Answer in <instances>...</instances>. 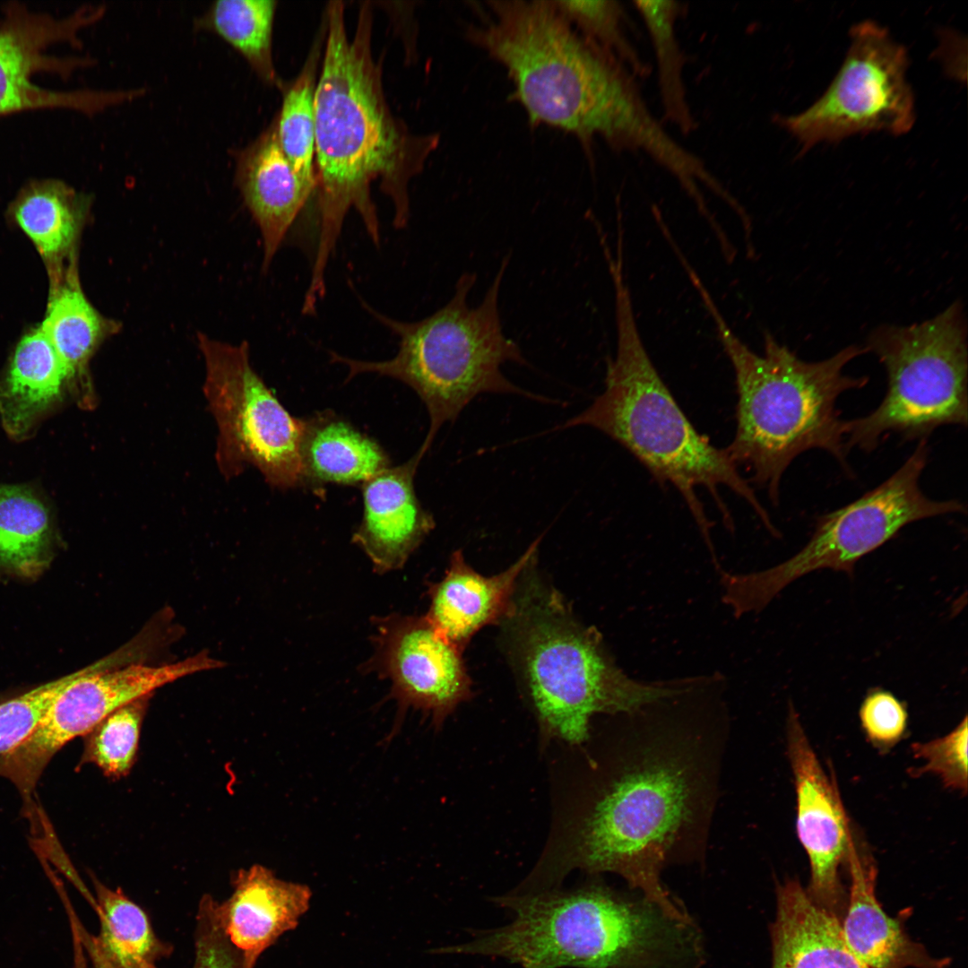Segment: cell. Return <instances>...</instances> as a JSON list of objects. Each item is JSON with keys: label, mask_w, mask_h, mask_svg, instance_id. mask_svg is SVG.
Returning <instances> with one entry per match:
<instances>
[{"label": "cell", "mask_w": 968, "mask_h": 968, "mask_svg": "<svg viewBox=\"0 0 968 968\" xmlns=\"http://www.w3.org/2000/svg\"><path fill=\"white\" fill-rule=\"evenodd\" d=\"M704 695L694 688L667 698L661 716V700L644 708L646 725L631 733L575 822L559 860L533 875L540 886L576 869L612 872L670 915L692 919L661 873L682 843L701 832L712 808L715 754L697 728Z\"/></svg>", "instance_id": "6da1fadb"}, {"label": "cell", "mask_w": 968, "mask_h": 968, "mask_svg": "<svg viewBox=\"0 0 968 968\" xmlns=\"http://www.w3.org/2000/svg\"><path fill=\"white\" fill-rule=\"evenodd\" d=\"M321 71L315 93V169L319 235L307 292H325V272L350 210L360 216L376 246L380 243L371 185L393 206V225L410 218L409 184L439 143L438 134L417 135L392 112L381 64L372 51L373 13L359 10L353 37L348 35L344 5L328 4Z\"/></svg>", "instance_id": "7a4b0ae2"}, {"label": "cell", "mask_w": 968, "mask_h": 968, "mask_svg": "<svg viewBox=\"0 0 968 968\" xmlns=\"http://www.w3.org/2000/svg\"><path fill=\"white\" fill-rule=\"evenodd\" d=\"M477 14L466 39L504 67L532 125L571 134L588 151L601 138L658 164L672 158L677 143L650 111L636 77L580 34L553 0H489Z\"/></svg>", "instance_id": "3957f363"}, {"label": "cell", "mask_w": 968, "mask_h": 968, "mask_svg": "<svg viewBox=\"0 0 968 968\" xmlns=\"http://www.w3.org/2000/svg\"><path fill=\"white\" fill-rule=\"evenodd\" d=\"M608 269L614 290L617 348L607 362L605 388L588 408L556 428H594L628 450L660 482L672 485L688 506L716 565L713 523L696 488L704 487L712 494L729 530H733V523L720 497L722 486L746 500L769 532L777 531L725 449L714 446L695 428L659 375L640 335L623 264L611 262Z\"/></svg>", "instance_id": "277c9868"}, {"label": "cell", "mask_w": 968, "mask_h": 968, "mask_svg": "<svg viewBox=\"0 0 968 968\" xmlns=\"http://www.w3.org/2000/svg\"><path fill=\"white\" fill-rule=\"evenodd\" d=\"M688 277L734 370L737 428L725 451L736 466L751 473L774 505L779 503L785 470L808 450H825L848 470L845 420L836 402L843 393L869 382L867 376L844 374L845 366L867 348L850 345L828 359L808 362L765 332L759 355L730 329L698 274Z\"/></svg>", "instance_id": "5b68a950"}, {"label": "cell", "mask_w": 968, "mask_h": 968, "mask_svg": "<svg viewBox=\"0 0 968 968\" xmlns=\"http://www.w3.org/2000/svg\"><path fill=\"white\" fill-rule=\"evenodd\" d=\"M512 920L440 954L502 958L521 968H683L690 929L644 897L602 885L495 897Z\"/></svg>", "instance_id": "8992f818"}, {"label": "cell", "mask_w": 968, "mask_h": 968, "mask_svg": "<svg viewBox=\"0 0 968 968\" xmlns=\"http://www.w3.org/2000/svg\"><path fill=\"white\" fill-rule=\"evenodd\" d=\"M516 663L546 739L578 745L597 713L631 714L686 692L695 678L644 682L619 669L600 634L581 624L558 592L528 582L508 616Z\"/></svg>", "instance_id": "52a82bcc"}, {"label": "cell", "mask_w": 968, "mask_h": 968, "mask_svg": "<svg viewBox=\"0 0 968 968\" xmlns=\"http://www.w3.org/2000/svg\"><path fill=\"white\" fill-rule=\"evenodd\" d=\"M506 256L475 307L468 304L475 273L458 279L452 298L434 314L419 321H399L383 315L361 300L363 307L399 340L394 357L381 361L354 359L330 352L333 363L348 368V377L377 374L399 380L412 388L425 404L429 417L426 438L419 448L423 457L440 428L454 422L477 395L485 393H514L548 401L508 380L502 364L528 365L518 344L504 333L498 309L499 290L509 264Z\"/></svg>", "instance_id": "ba28073f"}, {"label": "cell", "mask_w": 968, "mask_h": 968, "mask_svg": "<svg viewBox=\"0 0 968 968\" xmlns=\"http://www.w3.org/2000/svg\"><path fill=\"white\" fill-rule=\"evenodd\" d=\"M865 347L885 367L887 389L871 412L845 420L848 451L871 452L889 434L920 441L941 426H966L967 325L960 301L919 324L880 325Z\"/></svg>", "instance_id": "9c48e42d"}, {"label": "cell", "mask_w": 968, "mask_h": 968, "mask_svg": "<svg viewBox=\"0 0 968 968\" xmlns=\"http://www.w3.org/2000/svg\"><path fill=\"white\" fill-rule=\"evenodd\" d=\"M929 454L927 439L888 479L851 503L820 515L809 540L794 556L767 569L720 574L723 603L734 617L759 612L787 585L817 570L848 574L855 564L906 525L926 518L965 513L957 499L935 500L920 479Z\"/></svg>", "instance_id": "30bf717a"}, {"label": "cell", "mask_w": 968, "mask_h": 968, "mask_svg": "<svg viewBox=\"0 0 968 968\" xmlns=\"http://www.w3.org/2000/svg\"><path fill=\"white\" fill-rule=\"evenodd\" d=\"M198 341L205 363L203 391L219 430L221 472L230 478L251 464L274 488L304 485L306 419L290 414L254 370L246 343L203 334Z\"/></svg>", "instance_id": "8fae6325"}, {"label": "cell", "mask_w": 968, "mask_h": 968, "mask_svg": "<svg viewBox=\"0 0 968 968\" xmlns=\"http://www.w3.org/2000/svg\"><path fill=\"white\" fill-rule=\"evenodd\" d=\"M850 36L844 61L825 93L803 112L776 120L804 151L857 134H903L914 124L904 47L871 21L853 26Z\"/></svg>", "instance_id": "7c38bea8"}, {"label": "cell", "mask_w": 968, "mask_h": 968, "mask_svg": "<svg viewBox=\"0 0 968 968\" xmlns=\"http://www.w3.org/2000/svg\"><path fill=\"white\" fill-rule=\"evenodd\" d=\"M112 661H101L73 673L28 738L0 756V776L9 779L22 796L30 795L56 753L88 735L117 709L178 678L222 666L206 653L160 666L113 667Z\"/></svg>", "instance_id": "4fadbf2b"}, {"label": "cell", "mask_w": 968, "mask_h": 968, "mask_svg": "<svg viewBox=\"0 0 968 968\" xmlns=\"http://www.w3.org/2000/svg\"><path fill=\"white\" fill-rule=\"evenodd\" d=\"M102 6H83L65 16L6 3L0 16V117L37 109L70 108L92 114L137 98L135 90L53 91L33 82L38 73L69 77L88 58L50 54L58 45L80 47L82 28L103 14Z\"/></svg>", "instance_id": "5bb4252c"}, {"label": "cell", "mask_w": 968, "mask_h": 968, "mask_svg": "<svg viewBox=\"0 0 968 968\" xmlns=\"http://www.w3.org/2000/svg\"><path fill=\"white\" fill-rule=\"evenodd\" d=\"M787 748L795 783L797 834L810 866L805 890L816 906L841 924L848 902L843 875L852 827L836 782L824 770L791 704Z\"/></svg>", "instance_id": "9a60e30c"}, {"label": "cell", "mask_w": 968, "mask_h": 968, "mask_svg": "<svg viewBox=\"0 0 968 968\" xmlns=\"http://www.w3.org/2000/svg\"><path fill=\"white\" fill-rule=\"evenodd\" d=\"M376 625L371 667L391 680L392 696L403 710H421L438 727L471 694L462 649L426 617L393 614Z\"/></svg>", "instance_id": "2e32d148"}, {"label": "cell", "mask_w": 968, "mask_h": 968, "mask_svg": "<svg viewBox=\"0 0 968 968\" xmlns=\"http://www.w3.org/2000/svg\"><path fill=\"white\" fill-rule=\"evenodd\" d=\"M846 873L848 902L841 929L848 947L866 968H949L951 958L932 956L907 932L912 907L894 917L885 912L876 895V861L853 832Z\"/></svg>", "instance_id": "e0dca14e"}, {"label": "cell", "mask_w": 968, "mask_h": 968, "mask_svg": "<svg viewBox=\"0 0 968 968\" xmlns=\"http://www.w3.org/2000/svg\"><path fill=\"white\" fill-rule=\"evenodd\" d=\"M421 459L417 452L402 464L390 466L361 484L363 515L352 542L379 574L402 567L435 528L433 515L423 508L414 488Z\"/></svg>", "instance_id": "ac0fdd59"}, {"label": "cell", "mask_w": 968, "mask_h": 968, "mask_svg": "<svg viewBox=\"0 0 968 968\" xmlns=\"http://www.w3.org/2000/svg\"><path fill=\"white\" fill-rule=\"evenodd\" d=\"M232 884L231 896L221 903L215 901L216 918L245 968H255L269 946L298 926L312 893L307 886L281 880L258 864L238 870Z\"/></svg>", "instance_id": "d6986e66"}, {"label": "cell", "mask_w": 968, "mask_h": 968, "mask_svg": "<svg viewBox=\"0 0 968 968\" xmlns=\"http://www.w3.org/2000/svg\"><path fill=\"white\" fill-rule=\"evenodd\" d=\"M541 537L509 567L484 576L465 561L462 551L452 554L444 578L429 585L430 606L426 618L446 639L461 649L480 629L507 618L516 588L534 560Z\"/></svg>", "instance_id": "ffe728a7"}, {"label": "cell", "mask_w": 968, "mask_h": 968, "mask_svg": "<svg viewBox=\"0 0 968 968\" xmlns=\"http://www.w3.org/2000/svg\"><path fill=\"white\" fill-rule=\"evenodd\" d=\"M236 182L263 240L266 271L315 188L295 171L277 137L276 118L238 152Z\"/></svg>", "instance_id": "44dd1931"}, {"label": "cell", "mask_w": 968, "mask_h": 968, "mask_svg": "<svg viewBox=\"0 0 968 968\" xmlns=\"http://www.w3.org/2000/svg\"><path fill=\"white\" fill-rule=\"evenodd\" d=\"M71 397V376L40 326L17 343L0 378V420L7 436L21 442Z\"/></svg>", "instance_id": "7402d4cb"}, {"label": "cell", "mask_w": 968, "mask_h": 968, "mask_svg": "<svg viewBox=\"0 0 968 968\" xmlns=\"http://www.w3.org/2000/svg\"><path fill=\"white\" fill-rule=\"evenodd\" d=\"M775 894L771 968H866L845 943L841 924L810 901L798 878L776 883Z\"/></svg>", "instance_id": "603a6c76"}, {"label": "cell", "mask_w": 968, "mask_h": 968, "mask_svg": "<svg viewBox=\"0 0 968 968\" xmlns=\"http://www.w3.org/2000/svg\"><path fill=\"white\" fill-rule=\"evenodd\" d=\"M91 200L56 178L33 179L11 203L8 214L34 244L47 265L50 284L75 264V248Z\"/></svg>", "instance_id": "cb8c5ba5"}, {"label": "cell", "mask_w": 968, "mask_h": 968, "mask_svg": "<svg viewBox=\"0 0 968 968\" xmlns=\"http://www.w3.org/2000/svg\"><path fill=\"white\" fill-rule=\"evenodd\" d=\"M39 326L69 371L73 400L82 408H92L95 394L88 364L100 344L118 331L119 324L102 315L87 299L75 264L59 281L50 284L46 315Z\"/></svg>", "instance_id": "d4e9b609"}, {"label": "cell", "mask_w": 968, "mask_h": 968, "mask_svg": "<svg viewBox=\"0 0 968 968\" xmlns=\"http://www.w3.org/2000/svg\"><path fill=\"white\" fill-rule=\"evenodd\" d=\"M302 460L304 484L314 488L363 484L391 466L376 441L330 412L306 419Z\"/></svg>", "instance_id": "484cf974"}, {"label": "cell", "mask_w": 968, "mask_h": 968, "mask_svg": "<svg viewBox=\"0 0 968 968\" xmlns=\"http://www.w3.org/2000/svg\"><path fill=\"white\" fill-rule=\"evenodd\" d=\"M56 540L52 506L30 483H0V567L34 577L48 566Z\"/></svg>", "instance_id": "4316f807"}, {"label": "cell", "mask_w": 968, "mask_h": 968, "mask_svg": "<svg viewBox=\"0 0 968 968\" xmlns=\"http://www.w3.org/2000/svg\"><path fill=\"white\" fill-rule=\"evenodd\" d=\"M91 880L100 922L95 939L114 968H143L170 955L172 946L156 937L146 913L120 888L112 890L94 877Z\"/></svg>", "instance_id": "83f0119b"}, {"label": "cell", "mask_w": 968, "mask_h": 968, "mask_svg": "<svg viewBox=\"0 0 968 968\" xmlns=\"http://www.w3.org/2000/svg\"><path fill=\"white\" fill-rule=\"evenodd\" d=\"M276 4L274 0H219L195 24L232 45L264 82L281 87L272 58Z\"/></svg>", "instance_id": "f1b7e54d"}, {"label": "cell", "mask_w": 968, "mask_h": 968, "mask_svg": "<svg viewBox=\"0 0 968 968\" xmlns=\"http://www.w3.org/2000/svg\"><path fill=\"white\" fill-rule=\"evenodd\" d=\"M649 32L654 49L660 96L665 119L684 134L696 130L684 83L685 56L676 34L678 18L685 6L678 1L634 2Z\"/></svg>", "instance_id": "f546056e"}, {"label": "cell", "mask_w": 968, "mask_h": 968, "mask_svg": "<svg viewBox=\"0 0 968 968\" xmlns=\"http://www.w3.org/2000/svg\"><path fill=\"white\" fill-rule=\"evenodd\" d=\"M323 36L316 39L295 81L283 97L275 117L279 144L297 174L316 186L315 169V93Z\"/></svg>", "instance_id": "4dcf8cb0"}, {"label": "cell", "mask_w": 968, "mask_h": 968, "mask_svg": "<svg viewBox=\"0 0 968 968\" xmlns=\"http://www.w3.org/2000/svg\"><path fill=\"white\" fill-rule=\"evenodd\" d=\"M553 1L584 38L614 56L636 78L648 75L650 66L629 39L627 15L618 1Z\"/></svg>", "instance_id": "1f68e13d"}, {"label": "cell", "mask_w": 968, "mask_h": 968, "mask_svg": "<svg viewBox=\"0 0 968 968\" xmlns=\"http://www.w3.org/2000/svg\"><path fill=\"white\" fill-rule=\"evenodd\" d=\"M151 696L121 706L100 722L87 735L82 762L94 764L108 777L126 775L135 762Z\"/></svg>", "instance_id": "d6a6232c"}, {"label": "cell", "mask_w": 968, "mask_h": 968, "mask_svg": "<svg viewBox=\"0 0 968 968\" xmlns=\"http://www.w3.org/2000/svg\"><path fill=\"white\" fill-rule=\"evenodd\" d=\"M967 717L947 735L928 741L915 742L912 751L916 758L925 762L910 774L920 776L932 774L938 776L946 789L967 792Z\"/></svg>", "instance_id": "836d02e7"}, {"label": "cell", "mask_w": 968, "mask_h": 968, "mask_svg": "<svg viewBox=\"0 0 968 968\" xmlns=\"http://www.w3.org/2000/svg\"><path fill=\"white\" fill-rule=\"evenodd\" d=\"M71 677L48 682L0 704V756L28 738Z\"/></svg>", "instance_id": "e575fe53"}, {"label": "cell", "mask_w": 968, "mask_h": 968, "mask_svg": "<svg viewBox=\"0 0 968 968\" xmlns=\"http://www.w3.org/2000/svg\"><path fill=\"white\" fill-rule=\"evenodd\" d=\"M859 716L869 742L882 753L894 748L906 732V707L889 691L870 690L860 704Z\"/></svg>", "instance_id": "d590c367"}, {"label": "cell", "mask_w": 968, "mask_h": 968, "mask_svg": "<svg viewBox=\"0 0 968 968\" xmlns=\"http://www.w3.org/2000/svg\"><path fill=\"white\" fill-rule=\"evenodd\" d=\"M215 900L204 895L196 916L193 968H245L238 950L220 928L214 911ZM143 968H156L146 964Z\"/></svg>", "instance_id": "8d00e7d4"}, {"label": "cell", "mask_w": 968, "mask_h": 968, "mask_svg": "<svg viewBox=\"0 0 968 968\" xmlns=\"http://www.w3.org/2000/svg\"><path fill=\"white\" fill-rule=\"evenodd\" d=\"M76 930L82 943L84 950H86L90 960L92 963L94 968H114V966L104 956L99 949L95 936L89 933V931L83 927L82 923L79 921L76 924Z\"/></svg>", "instance_id": "74e56055"}]
</instances>
